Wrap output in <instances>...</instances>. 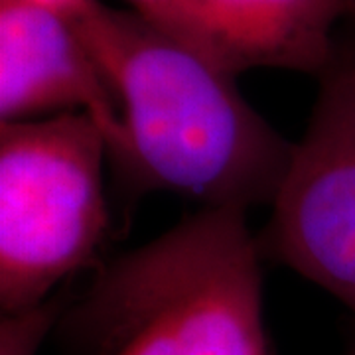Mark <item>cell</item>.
I'll return each instance as SVG.
<instances>
[{
    "instance_id": "7a4b0ae2",
    "label": "cell",
    "mask_w": 355,
    "mask_h": 355,
    "mask_svg": "<svg viewBox=\"0 0 355 355\" xmlns=\"http://www.w3.org/2000/svg\"><path fill=\"white\" fill-rule=\"evenodd\" d=\"M247 211L203 207L119 257L60 324L64 355H272Z\"/></svg>"
},
{
    "instance_id": "9c48e42d",
    "label": "cell",
    "mask_w": 355,
    "mask_h": 355,
    "mask_svg": "<svg viewBox=\"0 0 355 355\" xmlns=\"http://www.w3.org/2000/svg\"><path fill=\"white\" fill-rule=\"evenodd\" d=\"M22 2H28V4L38 6V8H46V10L71 18L87 4L89 0H22Z\"/></svg>"
},
{
    "instance_id": "6da1fadb",
    "label": "cell",
    "mask_w": 355,
    "mask_h": 355,
    "mask_svg": "<svg viewBox=\"0 0 355 355\" xmlns=\"http://www.w3.org/2000/svg\"><path fill=\"white\" fill-rule=\"evenodd\" d=\"M69 20L119 103L127 153L116 170L127 184L203 207L272 203L294 142L247 103L235 73L132 10L89 0Z\"/></svg>"
},
{
    "instance_id": "52a82bcc",
    "label": "cell",
    "mask_w": 355,
    "mask_h": 355,
    "mask_svg": "<svg viewBox=\"0 0 355 355\" xmlns=\"http://www.w3.org/2000/svg\"><path fill=\"white\" fill-rule=\"evenodd\" d=\"M67 308L64 294L55 292L40 304L2 314L0 355H38L51 331L60 328Z\"/></svg>"
},
{
    "instance_id": "8992f818",
    "label": "cell",
    "mask_w": 355,
    "mask_h": 355,
    "mask_svg": "<svg viewBox=\"0 0 355 355\" xmlns=\"http://www.w3.org/2000/svg\"><path fill=\"white\" fill-rule=\"evenodd\" d=\"M211 55L239 73L277 67L318 76L330 58L347 0H200Z\"/></svg>"
},
{
    "instance_id": "277c9868",
    "label": "cell",
    "mask_w": 355,
    "mask_h": 355,
    "mask_svg": "<svg viewBox=\"0 0 355 355\" xmlns=\"http://www.w3.org/2000/svg\"><path fill=\"white\" fill-rule=\"evenodd\" d=\"M345 18L259 245L355 314V14Z\"/></svg>"
},
{
    "instance_id": "5b68a950",
    "label": "cell",
    "mask_w": 355,
    "mask_h": 355,
    "mask_svg": "<svg viewBox=\"0 0 355 355\" xmlns=\"http://www.w3.org/2000/svg\"><path fill=\"white\" fill-rule=\"evenodd\" d=\"M67 113L91 116L114 168L123 162L119 103L73 22L22 0H0V125Z\"/></svg>"
},
{
    "instance_id": "ba28073f",
    "label": "cell",
    "mask_w": 355,
    "mask_h": 355,
    "mask_svg": "<svg viewBox=\"0 0 355 355\" xmlns=\"http://www.w3.org/2000/svg\"><path fill=\"white\" fill-rule=\"evenodd\" d=\"M128 2L132 6V12L139 14L140 18H144L146 22L156 26L168 36L176 38L178 42L203 53L211 62H216L205 38L200 0H128Z\"/></svg>"
},
{
    "instance_id": "3957f363",
    "label": "cell",
    "mask_w": 355,
    "mask_h": 355,
    "mask_svg": "<svg viewBox=\"0 0 355 355\" xmlns=\"http://www.w3.org/2000/svg\"><path fill=\"white\" fill-rule=\"evenodd\" d=\"M109 144L83 113L0 125V308L36 306L87 266L109 227Z\"/></svg>"
},
{
    "instance_id": "30bf717a",
    "label": "cell",
    "mask_w": 355,
    "mask_h": 355,
    "mask_svg": "<svg viewBox=\"0 0 355 355\" xmlns=\"http://www.w3.org/2000/svg\"><path fill=\"white\" fill-rule=\"evenodd\" d=\"M349 355H355V349H354V352H352V354H349Z\"/></svg>"
}]
</instances>
